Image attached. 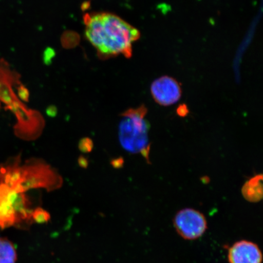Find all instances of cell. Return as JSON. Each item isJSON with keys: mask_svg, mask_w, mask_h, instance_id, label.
<instances>
[{"mask_svg": "<svg viewBox=\"0 0 263 263\" xmlns=\"http://www.w3.org/2000/svg\"><path fill=\"white\" fill-rule=\"evenodd\" d=\"M84 23L85 36L99 58L132 57L133 44L141 36L137 28L119 16L106 12L87 13Z\"/></svg>", "mask_w": 263, "mask_h": 263, "instance_id": "cell-1", "label": "cell"}, {"mask_svg": "<svg viewBox=\"0 0 263 263\" xmlns=\"http://www.w3.org/2000/svg\"><path fill=\"white\" fill-rule=\"evenodd\" d=\"M147 112V108L141 105L121 114L123 119L120 125V139L125 149L132 153L142 154L150 163L149 124L145 118Z\"/></svg>", "mask_w": 263, "mask_h": 263, "instance_id": "cell-2", "label": "cell"}, {"mask_svg": "<svg viewBox=\"0 0 263 263\" xmlns=\"http://www.w3.org/2000/svg\"><path fill=\"white\" fill-rule=\"evenodd\" d=\"M21 174L20 182L10 188L16 193L37 189L51 192L61 188L63 184V179L57 171L41 159L28 161L21 167Z\"/></svg>", "mask_w": 263, "mask_h": 263, "instance_id": "cell-3", "label": "cell"}, {"mask_svg": "<svg viewBox=\"0 0 263 263\" xmlns=\"http://www.w3.org/2000/svg\"><path fill=\"white\" fill-rule=\"evenodd\" d=\"M174 226L181 237L187 240L201 237L207 229L204 215L193 209H185L177 212L174 218Z\"/></svg>", "mask_w": 263, "mask_h": 263, "instance_id": "cell-4", "label": "cell"}, {"mask_svg": "<svg viewBox=\"0 0 263 263\" xmlns=\"http://www.w3.org/2000/svg\"><path fill=\"white\" fill-rule=\"evenodd\" d=\"M18 118V133L26 140H35L41 136L45 127V120L39 111L20 106L16 109Z\"/></svg>", "mask_w": 263, "mask_h": 263, "instance_id": "cell-5", "label": "cell"}, {"mask_svg": "<svg viewBox=\"0 0 263 263\" xmlns=\"http://www.w3.org/2000/svg\"><path fill=\"white\" fill-rule=\"evenodd\" d=\"M151 91L154 101L162 106H172L182 97V88L179 82L167 76L154 81Z\"/></svg>", "mask_w": 263, "mask_h": 263, "instance_id": "cell-6", "label": "cell"}, {"mask_svg": "<svg viewBox=\"0 0 263 263\" xmlns=\"http://www.w3.org/2000/svg\"><path fill=\"white\" fill-rule=\"evenodd\" d=\"M228 259L229 263H261L262 254L255 243L241 240L230 247Z\"/></svg>", "mask_w": 263, "mask_h": 263, "instance_id": "cell-7", "label": "cell"}, {"mask_svg": "<svg viewBox=\"0 0 263 263\" xmlns=\"http://www.w3.org/2000/svg\"><path fill=\"white\" fill-rule=\"evenodd\" d=\"M244 198L252 203H256L262 199V174L252 177L244 184L241 189Z\"/></svg>", "mask_w": 263, "mask_h": 263, "instance_id": "cell-8", "label": "cell"}, {"mask_svg": "<svg viewBox=\"0 0 263 263\" xmlns=\"http://www.w3.org/2000/svg\"><path fill=\"white\" fill-rule=\"evenodd\" d=\"M15 247L8 239L0 238V263H15Z\"/></svg>", "mask_w": 263, "mask_h": 263, "instance_id": "cell-9", "label": "cell"}, {"mask_svg": "<svg viewBox=\"0 0 263 263\" xmlns=\"http://www.w3.org/2000/svg\"><path fill=\"white\" fill-rule=\"evenodd\" d=\"M31 218L35 223L42 224V223L48 222L50 219L51 216L45 210L43 209L41 207H37L33 210Z\"/></svg>", "mask_w": 263, "mask_h": 263, "instance_id": "cell-10", "label": "cell"}, {"mask_svg": "<svg viewBox=\"0 0 263 263\" xmlns=\"http://www.w3.org/2000/svg\"><path fill=\"white\" fill-rule=\"evenodd\" d=\"M79 149L82 153H89L93 149V142L90 138L84 137L80 141L78 144Z\"/></svg>", "mask_w": 263, "mask_h": 263, "instance_id": "cell-11", "label": "cell"}, {"mask_svg": "<svg viewBox=\"0 0 263 263\" xmlns=\"http://www.w3.org/2000/svg\"><path fill=\"white\" fill-rule=\"evenodd\" d=\"M176 111L177 115L180 117H185L189 114L188 107L184 104L180 105Z\"/></svg>", "mask_w": 263, "mask_h": 263, "instance_id": "cell-12", "label": "cell"}, {"mask_svg": "<svg viewBox=\"0 0 263 263\" xmlns=\"http://www.w3.org/2000/svg\"><path fill=\"white\" fill-rule=\"evenodd\" d=\"M124 164V160L123 158L119 157L117 159L111 160V164L115 168L119 169L122 167Z\"/></svg>", "mask_w": 263, "mask_h": 263, "instance_id": "cell-13", "label": "cell"}, {"mask_svg": "<svg viewBox=\"0 0 263 263\" xmlns=\"http://www.w3.org/2000/svg\"><path fill=\"white\" fill-rule=\"evenodd\" d=\"M78 164L82 168L86 169L88 166V161L84 156H80L78 159Z\"/></svg>", "mask_w": 263, "mask_h": 263, "instance_id": "cell-14", "label": "cell"}, {"mask_svg": "<svg viewBox=\"0 0 263 263\" xmlns=\"http://www.w3.org/2000/svg\"><path fill=\"white\" fill-rule=\"evenodd\" d=\"M47 115L49 117H54L57 114V108L54 107H49L47 111Z\"/></svg>", "mask_w": 263, "mask_h": 263, "instance_id": "cell-15", "label": "cell"}]
</instances>
